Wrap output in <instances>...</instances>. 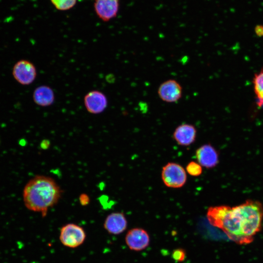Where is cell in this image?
I'll return each mask as SVG.
<instances>
[{"mask_svg":"<svg viewBox=\"0 0 263 263\" xmlns=\"http://www.w3.org/2000/svg\"><path fill=\"white\" fill-rule=\"evenodd\" d=\"M207 217L212 225L222 229L229 239L245 244L253 241L262 228L263 206L259 201L247 200L234 207H211Z\"/></svg>","mask_w":263,"mask_h":263,"instance_id":"obj_1","label":"cell"},{"mask_svg":"<svg viewBox=\"0 0 263 263\" xmlns=\"http://www.w3.org/2000/svg\"><path fill=\"white\" fill-rule=\"evenodd\" d=\"M61 195L60 187L51 177L37 175L26 184L23 191L25 207L46 216L48 209L56 205Z\"/></svg>","mask_w":263,"mask_h":263,"instance_id":"obj_2","label":"cell"},{"mask_svg":"<svg viewBox=\"0 0 263 263\" xmlns=\"http://www.w3.org/2000/svg\"><path fill=\"white\" fill-rule=\"evenodd\" d=\"M161 177L165 186L171 188L182 187L187 178L184 168L179 164L173 162H169L163 167Z\"/></svg>","mask_w":263,"mask_h":263,"instance_id":"obj_3","label":"cell"},{"mask_svg":"<svg viewBox=\"0 0 263 263\" xmlns=\"http://www.w3.org/2000/svg\"><path fill=\"white\" fill-rule=\"evenodd\" d=\"M86 234L84 228L74 223L67 224L60 230L59 240L65 246L76 248L85 241Z\"/></svg>","mask_w":263,"mask_h":263,"instance_id":"obj_4","label":"cell"},{"mask_svg":"<svg viewBox=\"0 0 263 263\" xmlns=\"http://www.w3.org/2000/svg\"><path fill=\"white\" fill-rule=\"evenodd\" d=\"M12 74L14 78L19 83L28 85L35 80L37 70L34 64L30 61L20 60L15 64Z\"/></svg>","mask_w":263,"mask_h":263,"instance_id":"obj_5","label":"cell"},{"mask_svg":"<svg viewBox=\"0 0 263 263\" xmlns=\"http://www.w3.org/2000/svg\"><path fill=\"white\" fill-rule=\"evenodd\" d=\"M120 0H94L93 7L97 17L104 22L115 18L119 12Z\"/></svg>","mask_w":263,"mask_h":263,"instance_id":"obj_6","label":"cell"},{"mask_svg":"<svg viewBox=\"0 0 263 263\" xmlns=\"http://www.w3.org/2000/svg\"><path fill=\"white\" fill-rule=\"evenodd\" d=\"M125 239L128 247L136 251L145 249L149 245L150 241L148 232L141 228H134L129 230Z\"/></svg>","mask_w":263,"mask_h":263,"instance_id":"obj_7","label":"cell"},{"mask_svg":"<svg viewBox=\"0 0 263 263\" xmlns=\"http://www.w3.org/2000/svg\"><path fill=\"white\" fill-rule=\"evenodd\" d=\"M158 94L161 99L164 102H175L182 97V87L176 80L169 79L160 85Z\"/></svg>","mask_w":263,"mask_h":263,"instance_id":"obj_8","label":"cell"},{"mask_svg":"<svg viewBox=\"0 0 263 263\" xmlns=\"http://www.w3.org/2000/svg\"><path fill=\"white\" fill-rule=\"evenodd\" d=\"M84 103L87 111L92 114L103 112L108 105V100L102 92L94 90L88 93L84 98Z\"/></svg>","mask_w":263,"mask_h":263,"instance_id":"obj_9","label":"cell"},{"mask_svg":"<svg viewBox=\"0 0 263 263\" xmlns=\"http://www.w3.org/2000/svg\"><path fill=\"white\" fill-rule=\"evenodd\" d=\"M196 159L202 167L209 169L215 167L219 162V154L210 144H205L196 150Z\"/></svg>","mask_w":263,"mask_h":263,"instance_id":"obj_10","label":"cell"},{"mask_svg":"<svg viewBox=\"0 0 263 263\" xmlns=\"http://www.w3.org/2000/svg\"><path fill=\"white\" fill-rule=\"evenodd\" d=\"M103 226L109 234L118 235L126 230L127 221L123 213L113 212L106 217Z\"/></svg>","mask_w":263,"mask_h":263,"instance_id":"obj_11","label":"cell"},{"mask_svg":"<svg viewBox=\"0 0 263 263\" xmlns=\"http://www.w3.org/2000/svg\"><path fill=\"white\" fill-rule=\"evenodd\" d=\"M173 137L179 145L188 146L195 141L196 129L193 125L182 124L176 127L173 132Z\"/></svg>","mask_w":263,"mask_h":263,"instance_id":"obj_12","label":"cell"},{"mask_svg":"<svg viewBox=\"0 0 263 263\" xmlns=\"http://www.w3.org/2000/svg\"><path fill=\"white\" fill-rule=\"evenodd\" d=\"M33 98L35 103L38 106L47 107L52 105L55 101L53 90L47 85L37 87L33 93Z\"/></svg>","mask_w":263,"mask_h":263,"instance_id":"obj_13","label":"cell"},{"mask_svg":"<svg viewBox=\"0 0 263 263\" xmlns=\"http://www.w3.org/2000/svg\"><path fill=\"white\" fill-rule=\"evenodd\" d=\"M253 82L254 92L257 96V104L263 109V70L255 75Z\"/></svg>","mask_w":263,"mask_h":263,"instance_id":"obj_14","label":"cell"},{"mask_svg":"<svg viewBox=\"0 0 263 263\" xmlns=\"http://www.w3.org/2000/svg\"><path fill=\"white\" fill-rule=\"evenodd\" d=\"M52 4L57 10L66 11L73 8L78 0H50Z\"/></svg>","mask_w":263,"mask_h":263,"instance_id":"obj_15","label":"cell"},{"mask_svg":"<svg viewBox=\"0 0 263 263\" xmlns=\"http://www.w3.org/2000/svg\"><path fill=\"white\" fill-rule=\"evenodd\" d=\"M187 172L192 176H198L202 173V166L197 162L191 161L186 167Z\"/></svg>","mask_w":263,"mask_h":263,"instance_id":"obj_16","label":"cell"},{"mask_svg":"<svg viewBox=\"0 0 263 263\" xmlns=\"http://www.w3.org/2000/svg\"><path fill=\"white\" fill-rule=\"evenodd\" d=\"M186 253L185 250L181 248L174 250L172 253V258L178 262L184 261L186 258Z\"/></svg>","mask_w":263,"mask_h":263,"instance_id":"obj_17","label":"cell"},{"mask_svg":"<svg viewBox=\"0 0 263 263\" xmlns=\"http://www.w3.org/2000/svg\"><path fill=\"white\" fill-rule=\"evenodd\" d=\"M90 201L89 196L85 194L82 193L79 196V202L82 206H86L89 204Z\"/></svg>","mask_w":263,"mask_h":263,"instance_id":"obj_18","label":"cell"},{"mask_svg":"<svg viewBox=\"0 0 263 263\" xmlns=\"http://www.w3.org/2000/svg\"><path fill=\"white\" fill-rule=\"evenodd\" d=\"M255 33L259 37L263 36V26L257 25L255 27Z\"/></svg>","mask_w":263,"mask_h":263,"instance_id":"obj_19","label":"cell"}]
</instances>
